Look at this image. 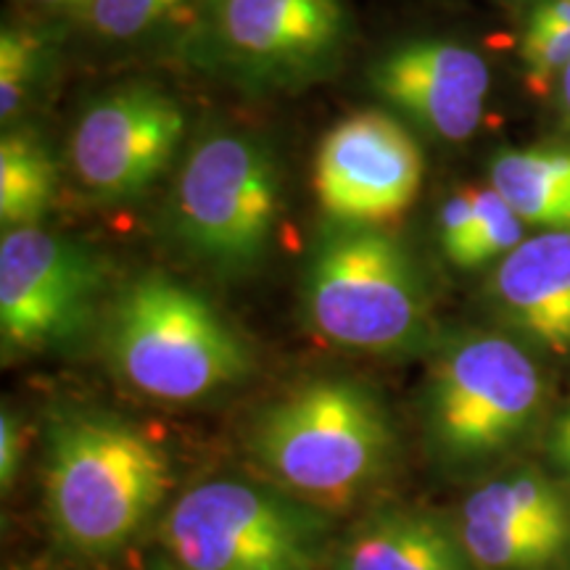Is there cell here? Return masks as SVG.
Here are the masks:
<instances>
[{"label":"cell","instance_id":"cell-1","mask_svg":"<svg viewBox=\"0 0 570 570\" xmlns=\"http://www.w3.org/2000/svg\"><path fill=\"white\" fill-rule=\"evenodd\" d=\"M173 487L161 444L122 417L69 412L46 449V508L63 544L111 554L151 520Z\"/></svg>","mask_w":570,"mask_h":570},{"label":"cell","instance_id":"cell-2","mask_svg":"<svg viewBox=\"0 0 570 570\" xmlns=\"http://www.w3.org/2000/svg\"><path fill=\"white\" fill-rule=\"evenodd\" d=\"M394 431L381 399L354 381L323 377L269 404L252 452L285 491L312 508H346L389 465Z\"/></svg>","mask_w":570,"mask_h":570},{"label":"cell","instance_id":"cell-3","mask_svg":"<svg viewBox=\"0 0 570 570\" xmlns=\"http://www.w3.org/2000/svg\"><path fill=\"white\" fill-rule=\"evenodd\" d=\"M109 362L127 386L159 402H198L246 381L252 352L202 294L146 275L119 294L106 320Z\"/></svg>","mask_w":570,"mask_h":570},{"label":"cell","instance_id":"cell-4","mask_svg":"<svg viewBox=\"0 0 570 570\" xmlns=\"http://www.w3.org/2000/svg\"><path fill=\"white\" fill-rule=\"evenodd\" d=\"M302 298L306 325L354 352H412L431 325L415 259L381 227L341 225L327 233L306 262Z\"/></svg>","mask_w":570,"mask_h":570},{"label":"cell","instance_id":"cell-5","mask_svg":"<svg viewBox=\"0 0 570 570\" xmlns=\"http://www.w3.org/2000/svg\"><path fill=\"white\" fill-rule=\"evenodd\" d=\"M281 214V164L248 132L206 135L185 156L169 196L185 252L219 273H246L265 259Z\"/></svg>","mask_w":570,"mask_h":570},{"label":"cell","instance_id":"cell-6","mask_svg":"<svg viewBox=\"0 0 570 570\" xmlns=\"http://www.w3.org/2000/svg\"><path fill=\"white\" fill-rule=\"evenodd\" d=\"M325 529L302 499L219 479L177 499L161 541L177 570H317Z\"/></svg>","mask_w":570,"mask_h":570},{"label":"cell","instance_id":"cell-7","mask_svg":"<svg viewBox=\"0 0 570 570\" xmlns=\"http://www.w3.org/2000/svg\"><path fill=\"white\" fill-rule=\"evenodd\" d=\"M190 53L256 90H296L331 75L348 42L346 0H202Z\"/></svg>","mask_w":570,"mask_h":570},{"label":"cell","instance_id":"cell-8","mask_svg":"<svg viewBox=\"0 0 570 570\" xmlns=\"http://www.w3.org/2000/svg\"><path fill=\"white\" fill-rule=\"evenodd\" d=\"M544 402V377L515 341L468 336L439 356L425 396L428 433L449 462H479L515 444Z\"/></svg>","mask_w":570,"mask_h":570},{"label":"cell","instance_id":"cell-9","mask_svg":"<svg viewBox=\"0 0 570 570\" xmlns=\"http://www.w3.org/2000/svg\"><path fill=\"white\" fill-rule=\"evenodd\" d=\"M106 269L88 246L42 227L0 238V336L6 352H46L88 327Z\"/></svg>","mask_w":570,"mask_h":570},{"label":"cell","instance_id":"cell-10","mask_svg":"<svg viewBox=\"0 0 570 570\" xmlns=\"http://www.w3.org/2000/svg\"><path fill=\"white\" fill-rule=\"evenodd\" d=\"M185 135V111L151 85H125L77 119L69 161L92 196L122 202L146 194L169 167Z\"/></svg>","mask_w":570,"mask_h":570},{"label":"cell","instance_id":"cell-11","mask_svg":"<svg viewBox=\"0 0 570 570\" xmlns=\"http://www.w3.org/2000/svg\"><path fill=\"white\" fill-rule=\"evenodd\" d=\"M425 159L407 127L383 111H356L320 142L315 190L338 225L377 227L410 209Z\"/></svg>","mask_w":570,"mask_h":570},{"label":"cell","instance_id":"cell-12","mask_svg":"<svg viewBox=\"0 0 570 570\" xmlns=\"http://www.w3.org/2000/svg\"><path fill=\"white\" fill-rule=\"evenodd\" d=\"M370 82L423 132L462 142L479 130L491 75L473 48L452 40H410L375 63Z\"/></svg>","mask_w":570,"mask_h":570},{"label":"cell","instance_id":"cell-13","mask_svg":"<svg viewBox=\"0 0 570 570\" xmlns=\"http://www.w3.org/2000/svg\"><path fill=\"white\" fill-rule=\"evenodd\" d=\"M497 309L533 344L570 352V230H544L499 259L489 281Z\"/></svg>","mask_w":570,"mask_h":570},{"label":"cell","instance_id":"cell-14","mask_svg":"<svg viewBox=\"0 0 570 570\" xmlns=\"http://www.w3.org/2000/svg\"><path fill=\"white\" fill-rule=\"evenodd\" d=\"M460 541L468 558L487 570H547L570 547V537L520 515L487 483L462 508Z\"/></svg>","mask_w":570,"mask_h":570},{"label":"cell","instance_id":"cell-15","mask_svg":"<svg viewBox=\"0 0 570 570\" xmlns=\"http://www.w3.org/2000/svg\"><path fill=\"white\" fill-rule=\"evenodd\" d=\"M341 570H465L458 541L444 525L417 512H383L354 531L341 552Z\"/></svg>","mask_w":570,"mask_h":570},{"label":"cell","instance_id":"cell-16","mask_svg":"<svg viewBox=\"0 0 570 570\" xmlns=\"http://www.w3.org/2000/svg\"><path fill=\"white\" fill-rule=\"evenodd\" d=\"M494 188L525 225L570 230V148H508L491 156Z\"/></svg>","mask_w":570,"mask_h":570},{"label":"cell","instance_id":"cell-17","mask_svg":"<svg viewBox=\"0 0 570 570\" xmlns=\"http://www.w3.org/2000/svg\"><path fill=\"white\" fill-rule=\"evenodd\" d=\"M59 175L48 148L32 132L0 140V223L3 230L35 227L56 202Z\"/></svg>","mask_w":570,"mask_h":570},{"label":"cell","instance_id":"cell-18","mask_svg":"<svg viewBox=\"0 0 570 570\" xmlns=\"http://www.w3.org/2000/svg\"><path fill=\"white\" fill-rule=\"evenodd\" d=\"M51 61L48 35L32 27H3L0 32V117L17 119L32 101L35 88Z\"/></svg>","mask_w":570,"mask_h":570},{"label":"cell","instance_id":"cell-19","mask_svg":"<svg viewBox=\"0 0 570 570\" xmlns=\"http://www.w3.org/2000/svg\"><path fill=\"white\" fill-rule=\"evenodd\" d=\"M523 219L494 188H475L473 227L458 252L449 254V262L454 267L473 269L494 259H504L523 244Z\"/></svg>","mask_w":570,"mask_h":570},{"label":"cell","instance_id":"cell-20","mask_svg":"<svg viewBox=\"0 0 570 570\" xmlns=\"http://www.w3.org/2000/svg\"><path fill=\"white\" fill-rule=\"evenodd\" d=\"M520 56L537 88L547 90L570 67V0H541L525 21Z\"/></svg>","mask_w":570,"mask_h":570},{"label":"cell","instance_id":"cell-21","mask_svg":"<svg viewBox=\"0 0 570 570\" xmlns=\"http://www.w3.org/2000/svg\"><path fill=\"white\" fill-rule=\"evenodd\" d=\"M198 3L202 0H92L82 17L98 38L135 40L185 9L196 11Z\"/></svg>","mask_w":570,"mask_h":570},{"label":"cell","instance_id":"cell-22","mask_svg":"<svg viewBox=\"0 0 570 570\" xmlns=\"http://www.w3.org/2000/svg\"><path fill=\"white\" fill-rule=\"evenodd\" d=\"M475 217V188L458 190L454 196H449L444 206H441L439 217V230H441V246L444 254H454L462 246V240L468 238L470 227H473Z\"/></svg>","mask_w":570,"mask_h":570},{"label":"cell","instance_id":"cell-23","mask_svg":"<svg viewBox=\"0 0 570 570\" xmlns=\"http://www.w3.org/2000/svg\"><path fill=\"white\" fill-rule=\"evenodd\" d=\"M21 462V439H19V423L17 417L3 412L0 417V483L9 491L17 481Z\"/></svg>","mask_w":570,"mask_h":570},{"label":"cell","instance_id":"cell-24","mask_svg":"<svg viewBox=\"0 0 570 570\" xmlns=\"http://www.w3.org/2000/svg\"><path fill=\"white\" fill-rule=\"evenodd\" d=\"M550 452L558 465L570 475V410L558 417L550 433Z\"/></svg>","mask_w":570,"mask_h":570},{"label":"cell","instance_id":"cell-25","mask_svg":"<svg viewBox=\"0 0 570 570\" xmlns=\"http://www.w3.org/2000/svg\"><path fill=\"white\" fill-rule=\"evenodd\" d=\"M558 98H560V109L566 114L568 125H570V67L562 71L558 80Z\"/></svg>","mask_w":570,"mask_h":570},{"label":"cell","instance_id":"cell-26","mask_svg":"<svg viewBox=\"0 0 570 570\" xmlns=\"http://www.w3.org/2000/svg\"><path fill=\"white\" fill-rule=\"evenodd\" d=\"M38 3L48 6V9H59V11H85L92 0H38Z\"/></svg>","mask_w":570,"mask_h":570},{"label":"cell","instance_id":"cell-27","mask_svg":"<svg viewBox=\"0 0 570 570\" xmlns=\"http://www.w3.org/2000/svg\"><path fill=\"white\" fill-rule=\"evenodd\" d=\"M159 570H173V568H159ZM177 570V568H175Z\"/></svg>","mask_w":570,"mask_h":570},{"label":"cell","instance_id":"cell-28","mask_svg":"<svg viewBox=\"0 0 570 570\" xmlns=\"http://www.w3.org/2000/svg\"><path fill=\"white\" fill-rule=\"evenodd\" d=\"M539 3H541V0H539Z\"/></svg>","mask_w":570,"mask_h":570}]
</instances>
